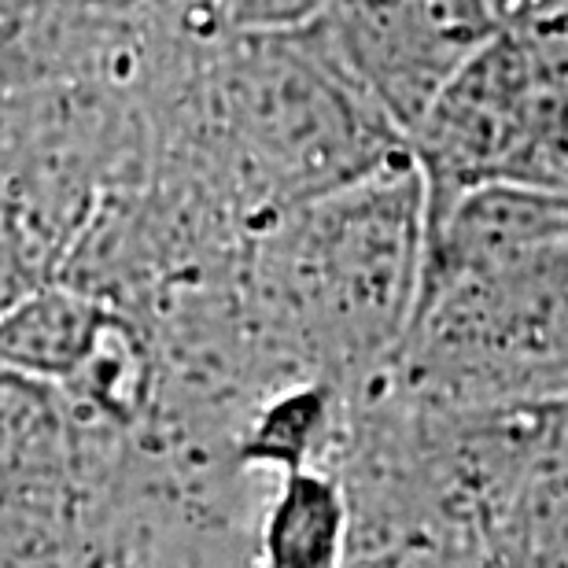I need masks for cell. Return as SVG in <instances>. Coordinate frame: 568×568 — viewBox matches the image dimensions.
Returning a JSON list of instances; mask_svg holds the SVG:
<instances>
[{
  "label": "cell",
  "instance_id": "3957f363",
  "mask_svg": "<svg viewBox=\"0 0 568 568\" xmlns=\"http://www.w3.org/2000/svg\"><path fill=\"white\" fill-rule=\"evenodd\" d=\"M104 339V306L67 288H38L8 306L0 355L4 373L22 381H71L93 366Z\"/></svg>",
  "mask_w": 568,
  "mask_h": 568
},
{
  "label": "cell",
  "instance_id": "8992f818",
  "mask_svg": "<svg viewBox=\"0 0 568 568\" xmlns=\"http://www.w3.org/2000/svg\"><path fill=\"white\" fill-rule=\"evenodd\" d=\"M82 568H108V561L104 558H93V561H85Z\"/></svg>",
  "mask_w": 568,
  "mask_h": 568
},
{
  "label": "cell",
  "instance_id": "277c9868",
  "mask_svg": "<svg viewBox=\"0 0 568 568\" xmlns=\"http://www.w3.org/2000/svg\"><path fill=\"white\" fill-rule=\"evenodd\" d=\"M347 506L336 480L317 469L288 473L266 514V568H339Z\"/></svg>",
  "mask_w": 568,
  "mask_h": 568
},
{
  "label": "cell",
  "instance_id": "6da1fadb",
  "mask_svg": "<svg viewBox=\"0 0 568 568\" xmlns=\"http://www.w3.org/2000/svg\"><path fill=\"white\" fill-rule=\"evenodd\" d=\"M281 295L311 333L377 355L414 333L428 266L425 181L414 159L322 192L274 247Z\"/></svg>",
  "mask_w": 568,
  "mask_h": 568
},
{
  "label": "cell",
  "instance_id": "7a4b0ae2",
  "mask_svg": "<svg viewBox=\"0 0 568 568\" xmlns=\"http://www.w3.org/2000/svg\"><path fill=\"white\" fill-rule=\"evenodd\" d=\"M317 16L311 38L403 133L503 33L495 0H328Z\"/></svg>",
  "mask_w": 568,
  "mask_h": 568
},
{
  "label": "cell",
  "instance_id": "5b68a950",
  "mask_svg": "<svg viewBox=\"0 0 568 568\" xmlns=\"http://www.w3.org/2000/svg\"><path fill=\"white\" fill-rule=\"evenodd\" d=\"M325 417L328 392L317 388V384L277 395L252 425V436L244 443V458L255 465H274V469H284V476L311 469L306 458L322 439Z\"/></svg>",
  "mask_w": 568,
  "mask_h": 568
}]
</instances>
